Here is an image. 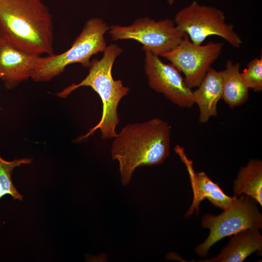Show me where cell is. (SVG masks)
<instances>
[{"label":"cell","instance_id":"e0dca14e","mask_svg":"<svg viewBox=\"0 0 262 262\" xmlns=\"http://www.w3.org/2000/svg\"><path fill=\"white\" fill-rule=\"evenodd\" d=\"M241 79L248 89L259 92L262 90V57L250 61L247 68L240 73Z\"/></svg>","mask_w":262,"mask_h":262},{"label":"cell","instance_id":"5bb4252c","mask_svg":"<svg viewBox=\"0 0 262 262\" xmlns=\"http://www.w3.org/2000/svg\"><path fill=\"white\" fill-rule=\"evenodd\" d=\"M234 196L245 194L262 206V162L259 159H250L239 170L233 181Z\"/></svg>","mask_w":262,"mask_h":262},{"label":"cell","instance_id":"d6986e66","mask_svg":"<svg viewBox=\"0 0 262 262\" xmlns=\"http://www.w3.org/2000/svg\"><path fill=\"white\" fill-rule=\"evenodd\" d=\"M3 39L2 38V37L0 35V45H1V44L3 42Z\"/></svg>","mask_w":262,"mask_h":262},{"label":"cell","instance_id":"9c48e42d","mask_svg":"<svg viewBox=\"0 0 262 262\" xmlns=\"http://www.w3.org/2000/svg\"><path fill=\"white\" fill-rule=\"evenodd\" d=\"M145 71L149 86L155 91L180 107L190 108L194 105L193 91L172 64L164 63L158 56L146 51Z\"/></svg>","mask_w":262,"mask_h":262},{"label":"cell","instance_id":"7c38bea8","mask_svg":"<svg viewBox=\"0 0 262 262\" xmlns=\"http://www.w3.org/2000/svg\"><path fill=\"white\" fill-rule=\"evenodd\" d=\"M262 236L259 229H249L230 236L228 245L215 257L201 262H242L250 255L262 252Z\"/></svg>","mask_w":262,"mask_h":262},{"label":"cell","instance_id":"277c9868","mask_svg":"<svg viewBox=\"0 0 262 262\" xmlns=\"http://www.w3.org/2000/svg\"><path fill=\"white\" fill-rule=\"evenodd\" d=\"M109 28L101 18L90 19L71 48L61 54L47 56L45 62L32 79L37 82L50 81L72 64L79 63L84 67H89L91 57L99 52H103L106 48L104 34Z\"/></svg>","mask_w":262,"mask_h":262},{"label":"cell","instance_id":"3957f363","mask_svg":"<svg viewBox=\"0 0 262 262\" xmlns=\"http://www.w3.org/2000/svg\"><path fill=\"white\" fill-rule=\"evenodd\" d=\"M122 50L117 45L110 44L103 51L100 59H95L91 62L88 74L83 80L78 83L71 84L56 94L59 98H65L80 87L89 86L101 100L102 111L100 121L87 133L78 138L79 141L93 135L98 129L101 131L102 139L113 138L117 134L115 129L120 121L118 106L130 91V88L124 86L121 80H115L112 74L114 62Z\"/></svg>","mask_w":262,"mask_h":262},{"label":"cell","instance_id":"8fae6325","mask_svg":"<svg viewBox=\"0 0 262 262\" xmlns=\"http://www.w3.org/2000/svg\"><path fill=\"white\" fill-rule=\"evenodd\" d=\"M175 151L186 166L193 194L192 203L185 213L186 217L192 215L195 211L197 215L199 205L205 198L213 206L223 210L232 204L237 197L225 194L218 184L213 181L204 172H196L193 162L187 157L182 147L177 145Z\"/></svg>","mask_w":262,"mask_h":262},{"label":"cell","instance_id":"9a60e30c","mask_svg":"<svg viewBox=\"0 0 262 262\" xmlns=\"http://www.w3.org/2000/svg\"><path fill=\"white\" fill-rule=\"evenodd\" d=\"M240 64L228 60L226 68L221 71L222 98L233 108L245 103L249 98V89L243 82L240 72Z\"/></svg>","mask_w":262,"mask_h":262},{"label":"cell","instance_id":"52a82bcc","mask_svg":"<svg viewBox=\"0 0 262 262\" xmlns=\"http://www.w3.org/2000/svg\"><path fill=\"white\" fill-rule=\"evenodd\" d=\"M109 30L113 40H134L143 45L145 51L158 56L175 48L186 35L177 28L174 20L168 18L156 21L142 18L131 25H113Z\"/></svg>","mask_w":262,"mask_h":262},{"label":"cell","instance_id":"4fadbf2b","mask_svg":"<svg viewBox=\"0 0 262 262\" xmlns=\"http://www.w3.org/2000/svg\"><path fill=\"white\" fill-rule=\"evenodd\" d=\"M197 87L193 91V100L199 108V121L204 123L217 115V103L222 97L220 71L211 67Z\"/></svg>","mask_w":262,"mask_h":262},{"label":"cell","instance_id":"8992f818","mask_svg":"<svg viewBox=\"0 0 262 262\" xmlns=\"http://www.w3.org/2000/svg\"><path fill=\"white\" fill-rule=\"evenodd\" d=\"M174 21L177 28L196 45H201L212 35L222 37L235 48H240L243 43L233 25L226 22L222 10L196 0L180 10Z\"/></svg>","mask_w":262,"mask_h":262},{"label":"cell","instance_id":"ba28073f","mask_svg":"<svg viewBox=\"0 0 262 262\" xmlns=\"http://www.w3.org/2000/svg\"><path fill=\"white\" fill-rule=\"evenodd\" d=\"M223 47L221 42L196 45L186 34L178 45L161 56L183 73L185 83L192 89L198 86L221 54Z\"/></svg>","mask_w":262,"mask_h":262},{"label":"cell","instance_id":"7a4b0ae2","mask_svg":"<svg viewBox=\"0 0 262 262\" xmlns=\"http://www.w3.org/2000/svg\"><path fill=\"white\" fill-rule=\"evenodd\" d=\"M0 33L28 53L54 54L52 15L41 0H0Z\"/></svg>","mask_w":262,"mask_h":262},{"label":"cell","instance_id":"5b68a950","mask_svg":"<svg viewBox=\"0 0 262 262\" xmlns=\"http://www.w3.org/2000/svg\"><path fill=\"white\" fill-rule=\"evenodd\" d=\"M257 204L252 197L242 194L221 213L204 214L201 226L208 229L210 233L207 239L195 247V253L201 257H206L211 247L223 238L247 229H261L262 214Z\"/></svg>","mask_w":262,"mask_h":262},{"label":"cell","instance_id":"6da1fadb","mask_svg":"<svg viewBox=\"0 0 262 262\" xmlns=\"http://www.w3.org/2000/svg\"><path fill=\"white\" fill-rule=\"evenodd\" d=\"M114 138L111 156L119 164L124 186L129 184L136 168L163 164L170 155L171 127L159 118L128 124Z\"/></svg>","mask_w":262,"mask_h":262},{"label":"cell","instance_id":"2e32d148","mask_svg":"<svg viewBox=\"0 0 262 262\" xmlns=\"http://www.w3.org/2000/svg\"><path fill=\"white\" fill-rule=\"evenodd\" d=\"M31 163V159L22 158L7 161L0 156V199L6 195H10L14 199L22 200V195L13 183L11 176L15 168Z\"/></svg>","mask_w":262,"mask_h":262},{"label":"cell","instance_id":"ac0fdd59","mask_svg":"<svg viewBox=\"0 0 262 262\" xmlns=\"http://www.w3.org/2000/svg\"><path fill=\"white\" fill-rule=\"evenodd\" d=\"M175 0H167V2L170 4H172L174 2Z\"/></svg>","mask_w":262,"mask_h":262},{"label":"cell","instance_id":"30bf717a","mask_svg":"<svg viewBox=\"0 0 262 262\" xmlns=\"http://www.w3.org/2000/svg\"><path fill=\"white\" fill-rule=\"evenodd\" d=\"M46 59L25 52L3 41L0 45V79L6 88H13L32 79Z\"/></svg>","mask_w":262,"mask_h":262}]
</instances>
